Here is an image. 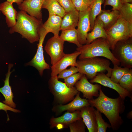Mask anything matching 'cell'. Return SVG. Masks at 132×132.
<instances>
[{
  "instance_id": "6da1fadb",
  "label": "cell",
  "mask_w": 132,
  "mask_h": 132,
  "mask_svg": "<svg viewBox=\"0 0 132 132\" xmlns=\"http://www.w3.org/2000/svg\"><path fill=\"white\" fill-rule=\"evenodd\" d=\"M99 92L97 98L88 99L90 105L104 114L108 119L113 130H117L123 122L120 114L124 112L125 109L124 100L120 96L115 99L109 97L104 94L101 88Z\"/></svg>"
},
{
  "instance_id": "7a4b0ae2",
  "label": "cell",
  "mask_w": 132,
  "mask_h": 132,
  "mask_svg": "<svg viewBox=\"0 0 132 132\" xmlns=\"http://www.w3.org/2000/svg\"><path fill=\"white\" fill-rule=\"evenodd\" d=\"M43 24L42 20L20 11L17 14L15 24L10 28L9 32L11 34L17 33L22 38L32 44L38 41L40 30Z\"/></svg>"
},
{
  "instance_id": "3957f363",
  "label": "cell",
  "mask_w": 132,
  "mask_h": 132,
  "mask_svg": "<svg viewBox=\"0 0 132 132\" xmlns=\"http://www.w3.org/2000/svg\"><path fill=\"white\" fill-rule=\"evenodd\" d=\"M110 50L106 39L102 38L96 39L89 44L82 45L76 49L77 51L80 53L79 60L103 57L111 61L113 66H119L120 62L114 57Z\"/></svg>"
},
{
  "instance_id": "277c9868",
  "label": "cell",
  "mask_w": 132,
  "mask_h": 132,
  "mask_svg": "<svg viewBox=\"0 0 132 132\" xmlns=\"http://www.w3.org/2000/svg\"><path fill=\"white\" fill-rule=\"evenodd\" d=\"M78 72L85 74L87 78H94L98 73L107 71L106 75L110 76L112 68L109 59L95 57L79 60L77 61Z\"/></svg>"
},
{
  "instance_id": "5b68a950",
  "label": "cell",
  "mask_w": 132,
  "mask_h": 132,
  "mask_svg": "<svg viewBox=\"0 0 132 132\" xmlns=\"http://www.w3.org/2000/svg\"><path fill=\"white\" fill-rule=\"evenodd\" d=\"M106 31L107 35L106 40L112 50L118 41L132 37V23L120 16L116 23Z\"/></svg>"
},
{
  "instance_id": "8992f818",
  "label": "cell",
  "mask_w": 132,
  "mask_h": 132,
  "mask_svg": "<svg viewBox=\"0 0 132 132\" xmlns=\"http://www.w3.org/2000/svg\"><path fill=\"white\" fill-rule=\"evenodd\" d=\"M111 52L121 66L132 68V37L118 42Z\"/></svg>"
},
{
  "instance_id": "52a82bcc",
  "label": "cell",
  "mask_w": 132,
  "mask_h": 132,
  "mask_svg": "<svg viewBox=\"0 0 132 132\" xmlns=\"http://www.w3.org/2000/svg\"><path fill=\"white\" fill-rule=\"evenodd\" d=\"M51 90L56 98L63 103H66L73 99L78 91L75 87H67L65 83L59 81L57 76L51 77L49 82Z\"/></svg>"
},
{
  "instance_id": "ba28073f",
  "label": "cell",
  "mask_w": 132,
  "mask_h": 132,
  "mask_svg": "<svg viewBox=\"0 0 132 132\" xmlns=\"http://www.w3.org/2000/svg\"><path fill=\"white\" fill-rule=\"evenodd\" d=\"M48 33L42 25L40 32L39 43L37 44L36 52L32 59L25 64L26 66H30L35 68L41 76L43 75L44 70L50 68L49 65L45 60L43 48V44L45 37Z\"/></svg>"
},
{
  "instance_id": "9c48e42d",
  "label": "cell",
  "mask_w": 132,
  "mask_h": 132,
  "mask_svg": "<svg viewBox=\"0 0 132 132\" xmlns=\"http://www.w3.org/2000/svg\"><path fill=\"white\" fill-rule=\"evenodd\" d=\"M64 42L59 36H54L47 41L44 50L51 58L52 65L57 63L65 55L63 51Z\"/></svg>"
},
{
  "instance_id": "30bf717a",
  "label": "cell",
  "mask_w": 132,
  "mask_h": 132,
  "mask_svg": "<svg viewBox=\"0 0 132 132\" xmlns=\"http://www.w3.org/2000/svg\"><path fill=\"white\" fill-rule=\"evenodd\" d=\"M92 83H96L108 87L116 91L123 100L128 97L132 99V93L122 87L119 84L115 83L104 72L98 73L96 76L90 81Z\"/></svg>"
},
{
  "instance_id": "8fae6325",
  "label": "cell",
  "mask_w": 132,
  "mask_h": 132,
  "mask_svg": "<svg viewBox=\"0 0 132 132\" xmlns=\"http://www.w3.org/2000/svg\"><path fill=\"white\" fill-rule=\"evenodd\" d=\"M90 8L83 11H78L79 19L77 24V38L81 45L86 44L88 32L90 31V24L89 18Z\"/></svg>"
},
{
  "instance_id": "7c38bea8",
  "label": "cell",
  "mask_w": 132,
  "mask_h": 132,
  "mask_svg": "<svg viewBox=\"0 0 132 132\" xmlns=\"http://www.w3.org/2000/svg\"><path fill=\"white\" fill-rule=\"evenodd\" d=\"M74 86L78 91L83 93L84 97L88 99L93 98V97H98L99 95V90L101 88L99 84H93L89 82L84 74Z\"/></svg>"
},
{
  "instance_id": "4fadbf2b",
  "label": "cell",
  "mask_w": 132,
  "mask_h": 132,
  "mask_svg": "<svg viewBox=\"0 0 132 132\" xmlns=\"http://www.w3.org/2000/svg\"><path fill=\"white\" fill-rule=\"evenodd\" d=\"M80 53L77 51L71 54H66L57 63L50 67L51 77L57 76L62 71L66 69L69 66L76 67L77 59Z\"/></svg>"
},
{
  "instance_id": "5bb4252c",
  "label": "cell",
  "mask_w": 132,
  "mask_h": 132,
  "mask_svg": "<svg viewBox=\"0 0 132 132\" xmlns=\"http://www.w3.org/2000/svg\"><path fill=\"white\" fill-rule=\"evenodd\" d=\"M45 0H24L18 5L20 11L27 13L29 15L42 20L41 9Z\"/></svg>"
},
{
  "instance_id": "9a60e30c",
  "label": "cell",
  "mask_w": 132,
  "mask_h": 132,
  "mask_svg": "<svg viewBox=\"0 0 132 132\" xmlns=\"http://www.w3.org/2000/svg\"><path fill=\"white\" fill-rule=\"evenodd\" d=\"M81 119L80 110L71 112L67 111L60 117L52 118L50 123L51 127H56L58 129H61L68 126L72 122Z\"/></svg>"
},
{
  "instance_id": "2e32d148",
  "label": "cell",
  "mask_w": 132,
  "mask_h": 132,
  "mask_svg": "<svg viewBox=\"0 0 132 132\" xmlns=\"http://www.w3.org/2000/svg\"><path fill=\"white\" fill-rule=\"evenodd\" d=\"M94 107L88 106L80 110L83 121L89 132H97V127Z\"/></svg>"
},
{
  "instance_id": "e0dca14e",
  "label": "cell",
  "mask_w": 132,
  "mask_h": 132,
  "mask_svg": "<svg viewBox=\"0 0 132 132\" xmlns=\"http://www.w3.org/2000/svg\"><path fill=\"white\" fill-rule=\"evenodd\" d=\"M13 66V65L12 64L10 63L8 64V72L4 80V85L3 87L0 88V92L3 95L5 99L2 101L3 102L12 108H15L16 105L13 101V94L9 84L10 77L13 71H11V69Z\"/></svg>"
},
{
  "instance_id": "ac0fdd59",
  "label": "cell",
  "mask_w": 132,
  "mask_h": 132,
  "mask_svg": "<svg viewBox=\"0 0 132 132\" xmlns=\"http://www.w3.org/2000/svg\"><path fill=\"white\" fill-rule=\"evenodd\" d=\"M0 10L5 16L6 23L8 27L11 28L14 26L16 23L18 12L14 8L12 4L7 1L1 3Z\"/></svg>"
},
{
  "instance_id": "d6986e66",
  "label": "cell",
  "mask_w": 132,
  "mask_h": 132,
  "mask_svg": "<svg viewBox=\"0 0 132 132\" xmlns=\"http://www.w3.org/2000/svg\"><path fill=\"white\" fill-rule=\"evenodd\" d=\"M120 16L119 10H102L97 18L103 23L105 30L112 26L116 22Z\"/></svg>"
},
{
  "instance_id": "ffe728a7",
  "label": "cell",
  "mask_w": 132,
  "mask_h": 132,
  "mask_svg": "<svg viewBox=\"0 0 132 132\" xmlns=\"http://www.w3.org/2000/svg\"><path fill=\"white\" fill-rule=\"evenodd\" d=\"M107 35L102 22L97 18L93 27L90 32L88 33L86 44H88L95 40L99 38L107 39Z\"/></svg>"
},
{
  "instance_id": "44dd1931",
  "label": "cell",
  "mask_w": 132,
  "mask_h": 132,
  "mask_svg": "<svg viewBox=\"0 0 132 132\" xmlns=\"http://www.w3.org/2000/svg\"><path fill=\"white\" fill-rule=\"evenodd\" d=\"M79 95L80 92H78L75 98L70 103L65 105H59L58 107L59 111L62 112L66 110L73 111L80 110L84 107L90 106L88 100L81 98Z\"/></svg>"
},
{
  "instance_id": "7402d4cb",
  "label": "cell",
  "mask_w": 132,
  "mask_h": 132,
  "mask_svg": "<svg viewBox=\"0 0 132 132\" xmlns=\"http://www.w3.org/2000/svg\"><path fill=\"white\" fill-rule=\"evenodd\" d=\"M62 18L60 31L75 28L78 20V11L75 9L66 12Z\"/></svg>"
},
{
  "instance_id": "603a6c76",
  "label": "cell",
  "mask_w": 132,
  "mask_h": 132,
  "mask_svg": "<svg viewBox=\"0 0 132 132\" xmlns=\"http://www.w3.org/2000/svg\"><path fill=\"white\" fill-rule=\"evenodd\" d=\"M62 18L56 15H49L43 26L48 33H52L54 36H58Z\"/></svg>"
},
{
  "instance_id": "cb8c5ba5",
  "label": "cell",
  "mask_w": 132,
  "mask_h": 132,
  "mask_svg": "<svg viewBox=\"0 0 132 132\" xmlns=\"http://www.w3.org/2000/svg\"><path fill=\"white\" fill-rule=\"evenodd\" d=\"M42 9H46L49 15H56L63 18L66 12L63 7L56 0H45Z\"/></svg>"
},
{
  "instance_id": "d4e9b609",
  "label": "cell",
  "mask_w": 132,
  "mask_h": 132,
  "mask_svg": "<svg viewBox=\"0 0 132 132\" xmlns=\"http://www.w3.org/2000/svg\"><path fill=\"white\" fill-rule=\"evenodd\" d=\"M59 36L64 42L66 41L74 44L77 47H80L82 45L78 42L77 31L75 28L62 31Z\"/></svg>"
},
{
  "instance_id": "484cf974",
  "label": "cell",
  "mask_w": 132,
  "mask_h": 132,
  "mask_svg": "<svg viewBox=\"0 0 132 132\" xmlns=\"http://www.w3.org/2000/svg\"><path fill=\"white\" fill-rule=\"evenodd\" d=\"M103 0H94L90 7L89 18L90 24V31L92 29L95 20L97 16L101 12Z\"/></svg>"
},
{
  "instance_id": "4316f807",
  "label": "cell",
  "mask_w": 132,
  "mask_h": 132,
  "mask_svg": "<svg viewBox=\"0 0 132 132\" xmlns=\"http://www.w3.org/2000/svg\"><path fill=\"white\" fill-rule=\"evenodd\" d=\"M129 68L119 66H114L112 68L110 78L114 82L119 84V81L123 76L129 70Z\"/></svg>"
},
{
  "instance_id": "83f0119b",
  "label": "cell",
  "mask_w": 132,
  "mask_h": 132,
  "mask_svg": "<svg viewBox=\"0 0 132 132\" xmlns=\"http://www.w3.org/2000/svg\"><path fill=\"white\" fill-rule=\"evenodd\" d=\"M119 84L123 88L132 93V69L130 68L129 71L125 74L120 80Z\"/></svg>"
},
{
  "instance_id": "f1b7e54d",
  "label": "cell",
  "mask_w": 132,
  "mask_h": 132,
  "mask_svg": "<svg viewBox=\"0 0 132 132\" xmlns=\"http://www.w3.org/2000/svg\"><path fill=\"white\" fill-rule=\"evenodd\" d=\"M120 16L126 21L132 23V3L122 4L119 10Z\"/></svg>"
},
{
  "instance_id": "f546056e",
  "label": "cell",
  "mask_w": 132,
  "mask_h": 132,
  "mask_svg": "<svg viewBox=\"0 0 132 132\" xmlns=\"http://www.w3.org/2000/svg\"><path fill=\"white\" fill-rule=\"evenodd\" d=\"M101 113L98 110H95L97 127V132H106L107 128H110L111 126L105 122L103 119Z\"/></svg>"
},
{
  "instance_id": "4dcf8cb0",
  "label": "cell",
  "mask_w": 132,
  "mask_h": 132,
  "mask_svg": "<svg viewBox=\"0 0 132 132\" xmlns=\"http://www.w3.org/2000/svg\"><path fill=\"white\" fill-rule=\"evenodd\" d=\"M94 0H72L74 7L78 11H86L90 8Z\"/></svg>"
},
{
  "instance_id": "1f68e13d",
  "label": "cell",
  "mask_w": 132,
  "mask_h": 132,
  "mask_svg": "<svg viewBox=\"0 0 132 132\" xmlns=\"http://www.w3.org/2000/svg\"><path fill=\"white\" fill-rule=\"evenodd\" d=\"M68 126L71 132H85V125L82 119L72 122Z\"/></svg>"
},
{
  "instance_id": "d6a6232c",
  "label": "cell",
  "mask_w": 132,
  "mask_h": 132,
  "mask_svg": "<svg viewBox=\"0 0 132 132\" xmlns=\"http://www.w3.org/2000/svg\"><path fill=\"white\" fill-rule=\"evenodd\" d=\"M84 74L78 72L64 79V81L68 87H74L76 83L81 78Z\"/></svg>"
},
{
  "instance_id": "836d02e7",
  "label": "cell",
  "mask_w": 132,
  "mask_h": 132,
  "mask_svg": "<svg viewBox=\"0 0 132 132\" xmlns=\"http://www.w3.org/2000/svg\"><path fill=\"white\" fill-rule=\"evenodd\" d=\"M78 72V68L75 66H71L68 69H65L61 72L57 76L58 79H65L70 76Z\"/></svg>"
},
{
  "instance_id": "e575fe53",
  "label": "cell",
  "mask_w": 132,
  "mask_h": 132,
  "mask_svg": "<svg viewBox=\"0 0 132 132\" xmlns=\"http://www.w3.org/2000/svg\"><path fill=\"white\" fill-rule=\"evenodd\" d=\"M67 12L76 9L72 0H56Z\"/></svg>"
},
{
  "instance_id": "d590c367",
  "label": "cell",
  "mask_w": 132,
  "mask_h": 132,
  "mask_svg": "<svg viewBox=\"0 0 132 132\" xmlns=\"http://www.w3.org/2000/svg\"><path fill=\"white\" fill-rule=\"evenodd\" d=\"M122 4L121 0H105L104 7L110 5L112 7V10H119Z\"/></svg>"
},
{
  "instance_id": "8d00e7d4",
  "label": "cell",
  "mask_w": 132,
  "mask_h": 132,
  "mask_svg": "<svg viewBox=\"0 0 132 132\" xmlns=\"http://www.w3.org/2000/svg\"><path fill=\"white\" fill-rule=\"evenodd\" d=\"M4 110L7 114V111L9 110L15 113H19L20 111L18 110L11 108L3 102H0V110Z\"/></svg>"
},
{
  "instance_id": "74e56055",
  "label": "cell",
  "mask_w": 132,
  "mask_h": 132,
  "mask_svg": "<svg viewBox=\"0 0 132 132\" xmlns=\"http://www.w3.org/2000/svg\"><path fill=\"white\" fill-rule=\"evenodd\" d=\"M9 2L13 4L14 3H16L18 5L21 4L24 0H6Z\"/></svg>"
},
{
  "instance_id": "f35d334b",
  "label": "cell",
  "mask_w": 132,
  "mask_h": 132,
  "mask_svg": "<svg viewBox=\"0 0 132 132\" xmlns=\"http://www.w3.org/2000/svg\"><path fill=\"white\" fill-rule=\"evenodd\" d=\"M122 4L125 3H132V0H121Z\"/></svg>"
},
{
  "instance_id": "ab89813d",
  "label": "cell",
  "mask_w": 132,
  "mask_h": 132,
  "mask_svg": "<svg viewBox=\"0 0 132 132\" xmlns=\"http://www.w3.org/2000/svg\"><path fill=\"white\" fill-rule=\"evenodd\" d=\"M0 13H1V11H0Z\"/></svg>"
}]
</instances>
